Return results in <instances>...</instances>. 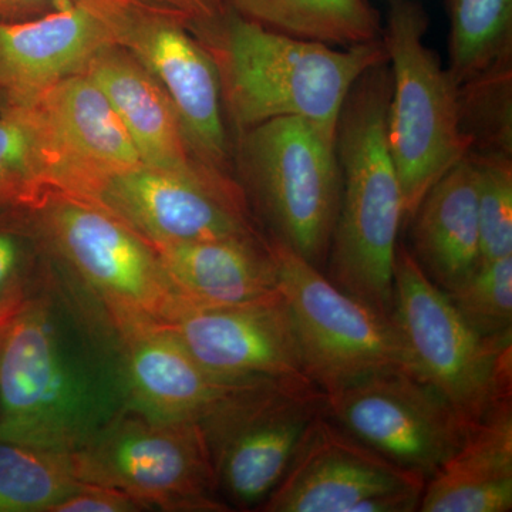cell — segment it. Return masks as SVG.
I'll return each mask as SVG.
<instances>
[{
    "instance_id": "obj_1",
    "label": "cell",
    "mask_w": 512,
    "mask_h": 512,
    "mask_svg": "<svg viewBox=\"0 0 512 512\" xmlns=\"http://www.w3.org/2000/svg\"><path fill=\"white\" fill-rule=\"evenodd\" d=\"M128 410L121 336L52 256L0 339V441L73 454Z\"/></svg>"
},
{
    "instance_id": "obj_2",
    "label": "cell",
    "mask_w": 512,
    "mask_h": 512,
    "mask_svg": "<svg viewBox=\"0 0 512 512\" xmlns=\"http://www.w3.org/2000/svg\"><path fill=\"white\" fill-rule=\"evenodd\" d=\"M198 29L220 70L225 110L241 131L278 117H301L336 137L353 84L389 60L383 35L333 49L264 28L229 8Z\"/></svg>"
},
{
    "instance_id": "obj_3",
    "label": "cell",
    "mask_w": 512,
    "mask_h": 512,
    "mask_svg": "<svg viewBox=\"0 0 512 512\" xmlns=\"http://www.w3.org/2000/svg\"><path fill=\"white\" fill-rule=\"evenodd\" d=\"M389 60L353 84L336 130L342 175L338 221L328 278L342 291L392 313L397 235L404 220L403 192L387 143Z\"/></svg>"
},
{
    "instance_id": "obj_4",
    "label": "cell",
    "mask_w": 512,
    "mask_h": 512,
    "mask_svg": "<svg viewBox=\"0 0 512 512\" xmlns=\"http://www.w3.org/2000/svg\"><path fill=\"white\" fill-rule=\"evenodd\" d=\"M241 133L238 184L256 224L269 241L322 269L342 192L336 137L301 117H278Z\"/></svg>"
},
{
    "instance_id": "obj_5",
    "label": "cell",
    "mask_w": 512,
    "mask_h": 512,
    "mask_svg": "<svg viewBox=\"0 0 512 512\" xmlns=\"http://www.w3.org/2000/svg\"><path fill=\"white\" fill-rule=\"evenodd\" d=\"M426 10L394 0L383 29L389 57L387 143L403 192L404 218L412 220L434 184L471 153L458 111V87L424 43Z\"/></svg>"
},
{
    "instance_id": "obj_6",
    "label": "cell",
    "mask_w": 512,
    "mask_h": 512,
    "mask_svg": "<svg viewBox=\"0 0 512 512\" xmlns=\"http://www.w3.org/2000/svg\"><path fill=\"white\" fill-rule=\"evenodd\" d=\"M392 315L410 372L439 390L471 426L511 399L512 332H476L402 244L394 256Z\"/></svg>"
},
{
    "instance_id": "obj_7",
    "label": "cell",
    "mask_w": 512,
    "mask_h": 512,
    "mask_svg": "<svg viewBox=\"0 0 512 512\" xmlns=\"http://www.w3.org/2000/svg\"><path fill=\"white\" fill-rule=\"evenodd\" d=\"M33 215L53 258L116 325H168L188 306L156 248L106 208L52 191Z\"/></svg>"
},
{
    "instance_id": "obj_8",
    "label": "cell",
    "mask_w": 512,
    "mask_h": 512,
    "mask_svg": "<svg viewBox=\"0 0 512 512\" xmlns=\"http://www.w3.org/2000/svg\"><path fill=\"white\" fill-rule=\"evenodd\" d=\"M325 400L309 379L256 380L229 392L198 421L231 510L259 511Z\"/></svg>"
},
{
    "instance_id": "obj_9",
    "label": "cell",
    "mask_w": 512,
    "mask_h": 512,
    "mask_svg": "<svg viewBox=\"0 0 512 512\" xmlns=\"http://www.w3.org/2000/svg\"><path fill=\"white\" fill-rule=\"evenodd\" d=\"M69 456L79 481L119 490L144 511H232L197 421H157L127 410Z\"/></svg>"
},
{
    "instance_id": "obj_10",
    "label": "cell",
    "mask_w": 512,
    "mask_h": 512,
    "mask_svg": "<svg viewBox=\"0 0 512 512\" xmlns=\"http://www.w3.org/2000/svg\"><path fill=\"white\" fill-rule=\"evenodd\" d=\"M269 244L279 288L298 332L306 376L323 393L338 392L379 370H410L392 313L342 291L322 269L284 245Z\"/></svg>"
},
{
    "instance_id": "obj_11",
    "label": "cell",
    "mask_w": 512,
    "mask_h": 512,
    "mask_svg": "<svg viewBox=\"0 0 512 512\" xmlns=\"http://www.w3.org/2000/svg\"><path fill=\"white\" fill-rule=\"evenodd\" d=\"M114 45L123 47L173 103L192 156L231 174L220 70L190 23L127 0H94Z\"/></svg>"
},
{
    "instance_id": "obj_12",
    "label": "cell",
    "mask_w": 512,
    "mask_h": 512,
    "mask_svg": "<svg viewBox=\"0 0 512 512\" xmlns=\"http://www.w3.org/2000/svg\"><path fill=\"white\" fill-rule=\"evenodd\" d=\"M325 414L350 436L426 480L473 427L439 390L407 369L379 370L326 394Z\"/></svg>"
},
{
    "instance_id": "obj_13",
    "label": "cell",
    "mask_w": 512,
    "mask_h": 512,
    "mask_svg": "<svg viewBox=\"0 0 512 512\" xmlns=\"http://www.w3.org/2000/svg\"><path fill=\"white\" fill-rule=\"evenodd\" d=\"M426 481L350 436L323 410L259 511H419Z\"/></svg>"
},
{
    "instance_id": "obj_14",
    "label": "cell",
    "mask_w": 512,
    "mask_h": 512,
    "mask_svg": "<svg viewBox=\"0 0 512 512\" xmlns=\"http://www.w3.org/2000/svg\"><path fill=\"white\" fill-rule=\"evenodd\" d=\"M92 202L126 222L153 247L265 237L238 181L205 164L191 171L138 165L110 177Z\"/></svg>"
},
{
    "instance_id": "obj_15",
    "label": "cell",
    "mask_w": 512,
    "mask_h": 512,
    "mask_svg": "<svg viewBox=\"0 0 512 512\" xmlns=\"http://www.w3.org/2000/svg\"><path fill=\"white\" fill-rule=\"evenodd\" d=\"M29 106L45 137L53 191L93 201L110 177L143 164L123 121L87 74L67 77Z\"/></svg>"
},
{
    "instance_id": "obj_16",
    "label": "cell",
    "mask_w": 512,
    "mask_h": 512,
    "mask_svg": "<svg viewBox=\"0 0 512 512\" xmlns=\"http://www.w3.org/2000/svg\"><path fill=\"white\" fill-rule=\"evenodd\" d=\"M168 326L192 357L221 379H309L282 293L242 305L187 306Z\"/></svg>"
},
{
    "instance_id": "obj_17",
    "label": "cell",
    "mask_w": 512,
    "mask_h": 512,
    "mask_svg": "<svg viewBox=\"0 0 512 512\" xmlns=\"http://www.w3.org/2000/svg\"><path fill=\"white\" fill-rule=\"evenodd\" d=\"M111 43L94 0H57L36 18L0 20V93L12 106H29L57 83L82 73Z\"/></svg>"
},
{
    "instance_id": "obj_18",
    "label": "cell",
    "mask_w": 512,
    "mask_h": 512,
    "mask_svg": "<svg viewBox=\"0 0 512 512\" xmlns=\"http://www.w3.org/2000/svg\"><path fill=\"white\" fill-rule=\"evenodd\" d=\"M116 328L123 346L128 410L147 419L198 423L222 397L248 383L212 375L168 325L126 322Z\"/></svg>"
},
{
    "instance_id": "obj_19",
    "label": "cell",
    "mask_w": 512,
    "mask_h": 512,
    "mask_svg": "<svg viewBox=\"0 0 512 512\" xmlns=\"http://www.w3.org/2000/svg\"><path fill=\"white\" fill-rule=\"evenodd\" d=\"M188 306L242 305L279 295L266 237H231L154 247Z\"/></svg>"
},
{
    "instance_id": "obj_20",
    "label": "cell",
    "mask_w": 512,
    "mask_h": 512,
    "mask_svg": "<svg viewBox=\"0 0 512 512\" xmlns=\"http://www.w3.org/2000/svg\"><path fill=\"white\" fill-rule=\"evenodd\" d=\"M82 73L106 94L144 165L170 171L200 167L201 161L192 156L185 141L173 103L127 50L114 43L101 47Z\"/></svg>"
},
{
    "instance_id": "obj_21",
    "label": "cell",
    "mask_w": 512,
    "mask_h": 512,
    "mask_svg": "<svg viewBox=\"0 0 512 512\" xmlns=\"http://www.w3.org/2000/svg\"><path fill=\"white\" fill-rule=\"evenodd\" d=\"M413 249L424 274L451 291L480 265L478 171L468 154L431 187L412 217Z\"/></svg>"
},
{
    "instance_id": "obj_22",
    "label": "cell",
    "mask_w": 512,
    "mask_h": 512,
    "mask_svg": "<svg viewBox=\"0 0 512 512\" xmlns=\"http://www.w3.org/2000/svg\"><path fill=\"white\" fill-rule=\"evenodd\" d=\"M512 510V404L504 400L468 431L463 444L427 478L419 511Z\"/></svg>"
},
{
    "instance_id": "obj_23",
    "label": "cell",
    "mask_w": 512,
    "mask_h": 512,
    "mask_svg": "<svg viewBox=\"0 0 512 512\" xmlns=\"http://www.w3.org/2000/svg\"><path fill=\"white\" fill-rule=\"evenodd\" d=\"M229 9L275 32L330 46L373 42L383 35L369 0H225Z\"/></svg>"
},
{
    "instance_id": "obj_24",
    "label": "cell",
    "mask_w": 512,
    "mask_h": 512,
    "mask_svg": "<svg viewBox=\"0 0 512 512\" xmlns=\"http://www.w3.org/2000/svg\"><path fill=\"white\" fill-rule=\"evenodd\" d=\"M52 191L35 110L9 104L0 111V210L35 211Z\"/></svg>"
},
{
    "instance_id": "obj_25",
    "label": "cell",
    "mask_w": 512,
    "mask_h": 512,
    "mask_svg": "<svg viewBox=\"0 0 512 512\" xmlns=\"http://www.w3.org/2000/svg\"><path fill=\"white\" fill-rule=\"evenodd\" d=\"M451 79L457 87L512 57V0H447Z\"/></svg>"
},
{
    "instance_id": "obj_26",
    "label": "cell",
    "mask_w": 512,
    "mask_h": 512,
    "mask_svg": "<svg viewBox=\"0 0 512 512\" xmlns=\"http://www.w3.org/2000/svg\"><path fill=\"white\" fill-rule=\"evenodd\" d=\"M82 484L69 454L0 441V512H52Z\"/></svg>"
},
{
    "instance_id": "obj_27",
    "label": "cell",
    "mask_w": 512,
    "mask_h": 512,
    "mask_svg": "<svg viewBox=\"0 0 512 512\" xmlns=\"http://www.w3.org/2000/svg\"><path fill=\"white\" fill-rule=\"evenodd\" d=\"M52 254L33 211L0 210V329L45 281Z\"/></svg>"
},
{
    "instance_id": "obj_28",
    "label": "cell",
    "mask_w": 512,
    "mask_h": 512,
    "mask_svg": "<svg viewBox=\"0 0 512 512\" xmlns=\"http://www.w3.org/2000/svg\"><path fill=\"white\" fill-rule=\"evenodd\" d=\"M512 57L458 87V111L471 153H512Z\"/></svg>"
},
{
    "instance_id": "obj_29",
    "label": "cell",
    "mask_w": 512,
    "mask_h": 512,
    "mask_svg": "<svg viewBox=\"0 0 512 512\" xmlns=\"http://www.w3.org/2000/svg\"><path fill=\"white\" fill-rule=\"evenodd\" d=\"M446 293L480 335L512 332V255L478 265L463 284Z\"/></svg>"
},
{
    "instance_id": "obj_30",
    "label": "cell",
    "mask_w": 512,
    "mask_h": 512,
    "mask_svg": "<svg viewBox=\"0 0 512 512\" xmlns=\"http://www.w3.org/2000/svg\"><path fill=\"white\" fill-rule=\"evenodd\" d=\"M470 154L478 171L481 265L512 255V163L508 156Z\"/></svg>"
},
{
    "instance_id": "obj_31",
    "label": "cell",
    "mask_w": 512,
    "mask_h": 512,
    "mask_svg": "<svg viewBox=\"0 0 512 512\" xmlns=\"http://www.w3.org/2000/svg\"><path fill=\"white\" fill-rule=\"evenodd\" d=\"M144 511L140 504L127 494L114 488L96 484H82V487L64 498L52 512H138Z\"/></svg>"
},
{
    "instance_id": "obj_32",
    "label": "cell",
    "mask_w": 512,
    "mask_h": 512,
    "mask_svg": "<svg viewBox=\"0 0 512 512\" xmlns=\"http://www.w3.org/2000/svg\"><path fill=\"white\" fill-rule=\"evenodd\" d=\"M146 8L161 10L200 26L221 18L228 9L225 0H127Z\"/></svg>"
},
{
    "instance_id": "obj_33",
    "label": "cell",
    "mask_w": 512,
    "mask_h": 512,
    "mask_svg": "<svg viewBox=\"0 0 512 512\" xmlns=\"http://www.w3.org/2000/svg\"><path fill=\"white\" fill-rule=\"evenodd\" d=\"M57 0H0V20L36 18L56 5Z\"/></svg>"
},
{
    "instance_id": "obj_34",
    "label": "cell",
    "mask_w": 512,
    "mask_h": 512,
    "mask_svg": "<svg viewBox=\"0 0 512 512\" xmlns=\"http://www.w3.org/2000/svg\"><path fill=\"white\" fill-rule=\"evenodd\" d=\"M9 106L8 100L5 99L2 93H0V111L6 109Z\"/></svg>"
},
{
    "instance_id": "obj_35",
    "label": "cell",
    "mask_w": 512,
    "mask_h": 512,
    "mask_svg": "<svg viewBox=\"0 0 512 512\" xmlns=\"http://www.w3.org/2000/svg\"><path fill=\"white\" fill-rule=\"evenodd\" d=\"M2 330L3 329H0V339H2Z\"/></svg>"
}]
</instances>
